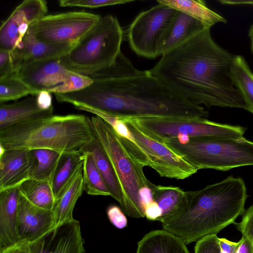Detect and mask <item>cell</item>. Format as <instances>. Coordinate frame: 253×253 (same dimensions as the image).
<instances>
[{"instance_id":"cell-1","label":"cell","mask_w":253,"mask_h":253,"mask_svg":"<svg viewBox=\"0 0 253 253\" xmlns=\"http://www.w3.org/2000/svg\"><path fill=\"white\" fill-rule=\"evenodd\" d=\"M93 83L81 90L54 93L58 102L91 113L119 118L209 116L202 106L188 101L149 71L136 69L121 51L115 63L88 76Z\"/></svg>"},{"instance_id":"cell-2","label":"cell","mask_w":253,"mask_h":253,"mask_svg":"<svg viewBox=\"0 0 253 253\" xmlns=\"http://www.w3.org/2000/svg\"><path fill=\"white\" fill-rule=\"evenodd\" d=\"M161 56L149 72L188 101L248 110L232 76L234 55L215 42L210 29Z\"/></svg>"},{"instance_id":"cell-3","label":"cell","mask_w":253,"mask_h":253,"mask_svg":"<svg viewBox=\"0 0 253 253\" xmlns=\"http://www.w3.org/2000/svg\"><path fill=\"white\" fill-rule=\"evenodd\" d=\"M248 197L244 180L228 176L196 191H185L177 208L160 222L185 244L216 234L245 211Z\"/></svg>"},{"instance_id":"cell-4","label":"cell","mask_w":253,"mask_h":253,"mask_svg":"<svg viewBox=\"0 0 253 253\" xmlns=\"http://www.w3.org/2000/svg\"><path fill=\"white\" fill-rule=\"evenodd\" d=\"M95 138L90 118L81 114H53L0 129V146L5 150L46 149L64 154L81 151Z\"/></svg>"},{"instance_id":"cell-5","label":"cell","mask_w":253,"mask_h":253,"mask_svg":"<svg viewBox=\"0 0 253 253\" xmlns=\"http://www.w3.org/2000/svg\"><path fill=\"white\" fill-rule=\"evenodd\" d=\"M95 136L107 155L123 195L122 210L130 217H145V207L140 191L151 188L142 167L130 155L112 126L99 116L90 118Z\"/></svg>"},{"instance_id":"cell-6","label":"cell","mask_w":253,"mask_h":253,"mask_svg":"<svg viewBox=\"0 0 253 253\" xmlns=\"http://www.w3.org/2000/svg\"><path fill=\"white\" fill-rule=\"evenodd\" d=\"M124 33L117 18L102 16L65 55L59 58L67 69L88 76L113 64L121 52Z\"/></svg>"},{"instance_id":"cell-7","label":"cell","mask_w":253,"mask_h":253,"mask_svg":"<svg viewBox=\"0 0 253 253\" xmlns=\"http://www.w3.org/2000/svg\"><path fill=\"white\" fill-rule=\"evenodd\" d=\"M162 142L198 170L210 169L226 171L253 165V142L244 137H190L184 142L172 137Z\"/></svg>"},{"instance_id":"cell-8","label":"cell","mask_w":253,"mask_h":253,"mask_svg":"<svg viewBox=\"0 0 253 253\" xmlns=\"http://www.w3.org/2000/svg\"><path fill=\"white\" fill-rule=\"evenodd\" d=\"M128 130L120 136L130 155L142 167H149L161 176L184 179L198 170L164 143L150 137L130 118H121Z\"/></svg>"},{"instance_id":"cell-9","label":"cell","mask_w":253,"mask_h":253,"mask_svg":"<svg viewBox=\"0 0 253 253\" xmlns=\"http://www.w3.org/2000/svg\"><path fill=\"white\" fill-rule=\"evenodd\" d=\"M146 134L152 138L163 140L182 135L190 137H206L237 139L243 138L246 128L220 124L201 118L196 119L172 117L130 118Z\"/></svg>"},{"instance_id":"cell-10","label":"cell","mask_w":253,"mask_h":253,"mask_svg":"<svg viewBox=\"0 0 253 253\" xmlns=\"http://www.w3.org/2000/svg\"><path fill=\"white\" fill-rule=\"evenodd\" d=\"M101 17L83 10L46 15L32 23L28 32L47 43H76Z\"/></svg>"},{"instance_id":"cell-11","label":"cell","mask_w":253,"mask_h":253,"mask_svg":"<svg viewBox=\"0 0 253 253\" xmlns=\"http://www.w3.org/2000/svg\"><path fill=\"white\" fill-rule=\"evenodd\" d=\"M157 2L158 4L139 13L126 31L131 49L146 58L158 56L159 41L177 12L172 7Z\"/></svg>"},{"instance_id":"cell-12","label":"cell","mask_w":253,"mask_h":253,"mask_svg":"<svg viewBox=\"0 0 253 253\" xmlns=\"http://www.w3.org/2000/svg\"><path fill=\"white\" fill-rule=\"evenodd\" d=\"M47 2L25 0L19 4L0 27V49L13 50L21 43L29 26L47 15Z\"/></svg>"},{"instance_id":"cell-13","label":"cell","mask_w":253,"mask_h":253,"mask_svg":"<svg viewBox=\"0 0 253 253\" xmlns=\"http://www.w3.org/2000/svg\"><path fill=\"white\" fill-rule=\"evenodd\" d=\"M72 72L63 66L58 58L25 65L15 74L37 96L42 91L60 93Z\"/></svg>"},{"instance_id":"cell-14","label":"cell","mask_w":253,"mask_h":253,"mask_svg":"<svg viewBox=\"0 0 253 253\" xmlns=\"http://www.w3.org/2000/svg\"><path fill=\"white\" fill-rule=\"evenodd\" d=\"M80 222L73 219L29 242L31 253H84Z\"/></svg>"},{"instance_id":"cell-15","label":"cell","mask_w":253,"mask_h":253,"mask_svg":"<svg viewBox=\"0 0 253 253\" xmlns=\"http://www.w3.org/2000/svg\"><path fill=\"white\" fill-rule=\"evenodd\" d=\"M36 164L32 150L5 149L0 154V191L18 187L31 178Z\"/></svg>"},{"instance_id":"cell-16","label":"cell","mask_w":253,"mask_h":253,"mask_svg":"<svg viewBox=\"0 0 253 253\" xmlns=\"http://www.w3.org/2000/svg\"><path fill=\"white\" fill-rule=\"evenodd\" d=\"M55 226L53 211L35 205L20 190L18 210L20 241L32 242Z\"/></svg>"},{"instance_id":"cell-17","label":"cell","mask_w":253,"mask_h":253,"mask_svg":"<svg viewBox=\"0 0 253 253\" xmlns=\"http://www.w3.org/2000/svg\"><path fill=\"white\" fill-rule=\"evenodd\" d=\"M76 43H47L38 40L27 31L19 46L12 51L20 68L32 63L60 58Z\"/></svg>"},{"instance_id":"cell-18","label":"cell","mask_w":253,"mask_h":253,"mask_svg":"<svg viewBox=\"0 0 253 253\" xmlns=\"http://www.w3.org/2000/svg\"><path fill=\"white\" fill-rule=\"evenodd\" d=\"M208 28L201 22L178 11L163 33L158 44V56Z\"/></svg>"},{"instance_id":"cell-19","label":"cell","mask_w":253,"mask_h":253,"mask_svg":"<svg viewBox=\"0 0 253 253\" xmlns=\"http://www.w3.org/2000/svg\"><path fill=\"white\" fill-rule=\"evenodd\" d=\"M19 188L0 191V250L20 241L18 232Z\"/></svg>"},{"instance_id":"cell-20","label":"cell","mask_w":253,"mask_h":253,"mask_svg":"<svg viewBox=\"0 0 253 253\" xmlns=\"http://www.w3.org/2000/svg\"><path fill=\"white\" fill-rule=\"evenodd\" d=\"M53 108L43 110L36 96L28 97L12 103L0 104V129L13 125L53 115Z\"/></svg>"},{"instance_id":"cell-21","label":"cell","mask_w":253,"mask_h":253,"mask_svg":"<svg viewBox=\"0 0 253 253\" xmlns=\"http://www.w3.org/2000/svg\"><path fill=\"white\" fill-rule=\"evenodd\" d=\"M184 242L165 230H153L137 243L136 253H190Z\"/></svg>"},{"instance_id":"cell-22","label":"cell","mask_w":253,"mask_h":253,"mask_svg":"<svg viewBox=\"0 0 253 253\" xmlns=\"http://www.w3.org/2000/svg\"><path fill=\"white\" fill-rule=\"evenodd\" d=\"M83 165V162L79 167L64 191L55 203L53 211L56 226L74 219L73 216L74 209L84 191Z\"/></svg>"},{"instance_id":"cell-23","label":"cell","mask_w":253,"mask_h":253,"mask_svg":"<svg viewBox=\"0 0 253 253\" xmlns=\"http://www.w3.org/2000/svg\"><path fill=\"white\" fill-rule=\"evenodd\" d=\"M81 151H86L91 155L109 191L110 196L118 202L121 206L123 195L120 184L111 163L96 137Z\"/></svg>"},{"instance_id":"cell-24","label":"cell","mask_w":253,"mask_h":253,"mask_svg":"<svg viewBox=\"0 0 253 253\" xmlns=\"http://www.w3.org/2000/svg\"><path fill=\"white\" fill-rule=\"evenodd\" d=\"M84 154L81 151L62 154L51 180L56 202L67 187L79 167L83 163Z\"/></svg>"},{"instance_id":"cell-25","label":"cell","mask_w":253,"mask_h":253,"mask_svg":"<svg viewBox=\"0 0 253 253\" xmlns=\"http://www.w3.org/2000/svg\"><path fill=\"white\" fill-rule=\"evenodd\" d=\"M183 12L201 22L208 28L218 23H226L221 15L208 8L205 1L193 0H159L157 1Z\"/></svg>"},{"instance_id":"cell-26","label":"cell","mask_w":253,"mask_h":253,"mask_svg":"<svg viewBox=\"0 0 253 253\" xmlns=\"http://www.w3.org/2000/svg\"><path fill=\"white\" fill-rule=\"evenodd\" d=\"M19 188L30 202L41 208L53 211L56 201L50 180L30 178Z\"/></svg>"},{"instance_id":"cell-27","label":"cell","mask_w":253,"mask_h":253,"mask_svg":"<svg viewBox=\"0 0 253 253\" xmlns=\"http://www.w3.org/2000/svg\"><path fill=\"white\" fill-rule=\"evenodd\" d=\"M234 83L246 103L248 111L253 114V73L241 55H234L231 64Z\"/></svg>"},{"instance_id":"cell-28","label":"cell","mask_w":253,"mask_h":253,"mask_svg":"<svg viewBox=\"0 0 253 253\" xmlns=\"http://www.w3.org/2000/svg\"><path fill=\"white\" fill-rule=\"evenodd\" d=\"M81 152L84 154L83 165L84 191L91 195L111 196L91 155L86 151Z\"/></svg>"},{"instance_id":"cell-29","label":"cell","mask_w":253,"mask_h":253,"mask_svg":"<svg viewBox=\"0 0 253 253\" xmlns=\"http://www.w3.org/2000/svg\"><path fill=\"white\" fill-rule=\"evenodd\" d=\"M150 189L153 201L158 204L162 210V216L158 221L169 215L177 208L185 193L177 186H163L153 183Z\"/></svg>"},{"instance_id":"cell-30","label":"cell","mask_w":253,"mask_h":253,"mask_svg":"<svg viewBox=\"0 0 253 253\" xmlns=\"http://www.w3.org/2000/svg\"><path fill=\"white\" fill-rule=\"evenodd\" d=\"M36 160V167L31 178L51 181L57 164L62 154L57 151L39 149L32 150Z\"/></svg>"},{"instance_id":"cell-31","label":"cell","mask_w":253,"mask_h":253,"mask_svg":"<svg viewBox=\"0 0 253 253\" xmlns=\"http://www.w3.org/2000/svg\"><path fill=\"white\" fill-rule=\"evenodd\" d=\"M34 93L15 73L0 79V104L16 100Z\"/></svg>"},{"instance_id":"cell-32","label":"cell","mask_w":253,"mask_h":253,"mask_svg":"<svg viewBox=\"0 0 253 253\" xmlns=\"http://www.w3.org/2000/svg\"><path fill=\"white\" fill-rule=\"evenodd\" d=\"M133 1L131 0H60L59 4L61 7H82L96 8L105 6L126 4Z\"/></svg>"},{"instance_id":"cell-33","label":"cell","mask_w":253,"mask_h":253,"mask_svg":"<svg viewBox=\"0 0 253 253\" xmlns=\"http://www.w3.org/2000/svg\"><path fill=\"white\" fill-rule=\"evenodd\" d=\"M18 66L12 50L0 49V79L15 73Z\"/></svg>"},{"instance_id":"cell-34","label":"cell","mask_w":253,"mask_h":253,"mask_svg":"<svg viewBox=\"0 0 253 253\" xmlns=\"http://www.w3.org/2000/svg\"><path fill=\"white\" fill-rule=\"evenodd\" d=\"M219 238L217 235H207L196 242L194 253H219Z\"/></svg>"},{"instance_id":"cell-35","label":"cell","mask_w":253,"mask_h":253,"mask_svg":"<svg viewBox=\"0 0 253 253\" xmlns=\"http://www.w3.org/2000/svg\"><path fill=\"white\" fill-rule=\"evenodd\" d=\"M238 230L253 244V204L245 210L241 222H235Z\"/></svg>"},{"instance_id":"cell-36","label":"cell","mask_w":253,"mask_h":253,"mask_svg":"<svg viewBox=\"0 0 253 253\" xmlns=\"http://www.w3.org/2000/svg\"><path fill=\"white\" fill-rule=\"evenodd\" d=\"M107 215L110 222L116 228L122 229L127 226V218L119 207L110 206L107 210Z\"/></svg>"},{"instance_id":"cell-37","label":"cell","mask_w":253,"mask_h":253,"mask_svg":"<svg viewBox=\"0 0 253 253\" xmlns=\"http://www.w3.org/2000/svg\"><path fill=\"white\" fill-rule=\"evenodd\" d=\"M162 213L158 204L153 200L145 207V217L149 220L158 221L162 216Z\"/></svg>"},{"instance_id":"cell-38","label":"cell","mask_w":253,"mask_h":253,"mask_svg":"<svg viewBox=\"0 0 253 253\" xmlns=\"http://www.w3.org/2000/svg\"><path fill=\"white\" fill-rule=\"evenodd\" d=\"M38 106L43 110H47L53 108L51 92L42 91L36 96Z\"/></svg>"},{"instance_id":"cell-39","label":"cell","mask_w":253,"mask_h":253,"mask_svg":"<svg viewBox=\"0 0 253 253\" xmlns=\"http://www.w3.org/2000/svg\"><path fill=\"white\" fill-rule=\"evenodd\" d=\"M0 253H31L29 242L20 241L12 246L0 250Z\"/></svg>"},{"instance_id":"cell-40","label":"cell","mask_w":253,"mask_h":253,"mask_svg":"<svg viewBox=\"0 0 253 253\" xmlns=\"http://www.w3.org/2000/svg\"><path fill=\"white\" fill-rule=\"evenodd\" d=\"M220 246L219 253H236L239 245L238 242H234L224 238H219Z\"/></svg>"},{"instance_id":"cell-41","label":"cell","mask_w":253,"mask_h":253,"mask_svg":"<svg viewBox=\"0 0 253 253\" xmlns=\"http://www.w3.org/2000/svg\"><path fill=\"white\" fill-rule=\"evenodd\" d=\"M236 253H253V244L248 238L242 236Z\"/></svg>"},{"instance_id":"cell-42","label":"cell","mask_w":253,"mask_h":253,"mask_svg":"<svg viewBox=\"0 0 253 253\" xmlns=\"http://www.w3.org/2000/svg\"><path fill=\"white\" fill-rule=\"evenodd\" d=\"M140 195L144 207L153 200L151 190L149 188L145 187L141 189L140 191Z\"/></svg>"},{"instance_id":"cell-43","label":"cell","mask_w":253,"mask_h":253,"mask_svg":"<svg viewBox=\"0 0 253 253\" xmlns=\"http://www.w3.org/2000/svg\"><path fill=\"white\" fill-rule=\"evenodd\" d=\"M218 1L223 4L253 5V0H220Z\"/></svg>"},{"instance_id":"cell-44","label":"cell","mask_w":253,"mask_h":253,"mask_svg":"<svg viewBox=\"0 0 253 253\" xmlns=\"http://www.w3.org/2000/svg\"><path fill=\"white\" fill-rule=\"evenodd\" d=\"M249 37L251 40V51L253 53V25L250 27L249 31Z\"/></svg>"}]
</instances>
